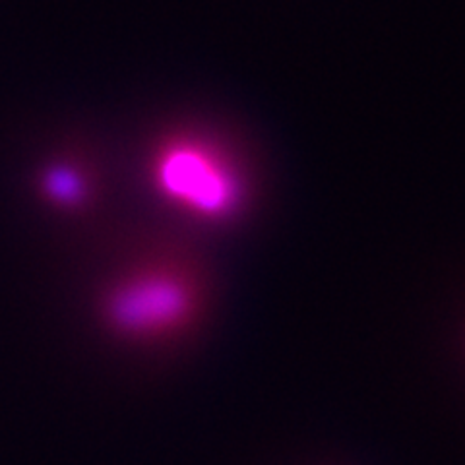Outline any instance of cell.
I'll return each mask as SVG.
<instances>
[{
	"instance_id": "obj_1",
	"label": "cell",
	"mask_w": 465,
	"mask_h": 465,
	"mask_svg": "<svg viewBox=\"0 0 465 465\" xmlns=\"http://www.w3.org/2000/svg\"><path fill=\"white\" fill-rule=\"evenodd\" d=\"M208 280L184 256H163L128 273L107 297L109 326L134 341L186 336L206 314Z\"/></svg>"
},
{
	"instance_id": "obj_3",
	"label": "cell",
	"mask_w": 465,
	"mask_h": 465,
	"mask_svg": "<svg viewBox=\"0 0 465 465\" xmlns=\"http://www.w3.org/2000/svg\"><path fill=\"white\" fill-rule=\"evenodd\" d=\"M45 191L51 200L61 203H76L84 198V183L72 169L56 167L45 174Z\"/></svg>"
},
{
	"instance_id": "obj_2",
	"label": "cell",
	"mask_w": 465,
	"mask_h": 465,
	"mask_svg": "<svg viewBox=\"0 0 465 465\" xmlns=\"http://www.w3.org/2000/svg\"><path fill=\"white\" fill-rule=\"evenodd\" d=\"M152 181L174 210L208 227L237 222L252 194L249 173L237 157L203 134L165 142L153 155Z\"/></svg>"
}]
</instances>
